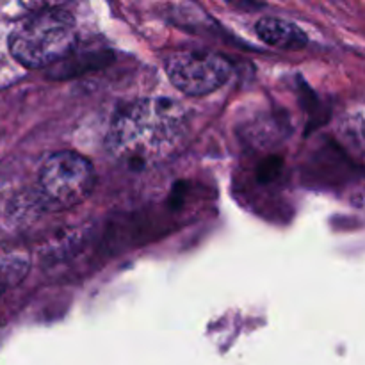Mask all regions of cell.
I'll return each mask as SVG.
<instances>
[{"mask_svg":"<svg viewBox=\"0 0 365 365\" xmlns=\"http://www.w3.org/2000/svg\"><path fill=\"white\" fill-rule=\"evenodd\" d=\"M187 114L171 98H141L121 107L106 135L110 155L130 168L166 160L184 141Z\"/></svg>","mask_w":365,"mask_h":365,"instance_id":"6da1fadb","label":"cell"},{"mask_svg":"<svg viewBox=\"0 0 365 365\" xmlns=\"http://www.w3.org/2000/svg\"><path fill=\"white\" fill-rule=\"evenodd\" d=\"M77 45L71 13L59 7L25 16L9 36L11 56L29 70H41L70 56Z\"/></svg>","mask_w":365,"mask_h":365,"instance_id":"7a4b0ae2","label":"cell"},{"mask_svg":"<svg viewBox=\"0 0 365 365\" xmlns=\"http://www.w3.org/2000/svg\"><path fill=\"white\" fill-rule=\"evenodd\" d=\"M95 184V166L88 157L71 150L56 152L39 170L38 203L52 212L73 209L89 198Z\"/></svg>","mask_w":365,"mask_h":365,"instance_id":"3957f363","label":"cell"},{"mask_svg":"<svg viewBox=\"0 0 365 365\" xmlns=\"http://www.w3.org/2000/svg\"><path fill=\"white\" fill-rule=\"evenodd\" d=\"M164 68L171 84L187 96H207L227 84L232 66L223 56L214 52L182 50L170 53Z\"/></svg>","mask_w":365,"mask_h":365,"instance_id":"277c9868","label":"cell"},{"mask_svg":"<svg viewBox=\"0 0 365 365\" xmlns=\"http://www.w3.org/2000/svg\"><path fill=\"white\" fill-rule=\"evenodd\" d=\"M255 32L264 43L274 48L299 50L309 43L305 32L292 21L284 18L264 16L257 21Z\"/></svg>","mask_w":365,"mask_h":365,"instance_id":"5b68a950","label":"cell"},{"mask_svg":"<svg viewBox=\"0 0 365 365\" xmlns=\"http://www.w3.org/2000/svg\"><path fill=\"white\" fill-rule=\"evenodd\" d=\"M31 269V260L24 253H14L0 259V298L9 289L20 284Z\"/></svg>","mask_w":365,"mask_h":365,"instance_id":"8992f818","label":"cell"}]
</instances>
